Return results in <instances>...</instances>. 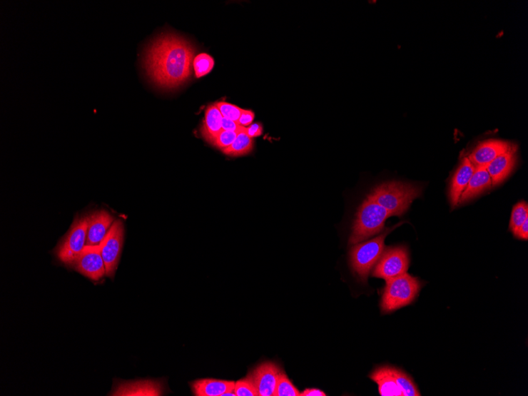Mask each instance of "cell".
Masks as SVG:
<instances>
[{
    "label": "cell",
    "mask_w": 528,
    "mask_h": 396,
    "mask_svg": "<svg viewBox=\"0 0 528 396\" xmlns=\"http://www.w3.org/2000/svg\"><path fill=\"white\" fill-rule=\"evenodd\" d=\"M235 383L215 379H203L195 381L192 385L193 392L197 396H222L225 393L234 392Z\"/></svg>",
    "instance_id": "ac0fdd59"
},
{
    "label": "cell",
    "mask_w": 528,
    "mask_h": 396,
    "mask_svg": "<svg viewBox=\"0 0 528 396\" xmlns=\"http://www.w3.org/2000/svg\"><path fill=\"white\" fill-rule=\"evenodd\" d=\"M253 145V138L246 134V131H242L229 148L223 150V152L228 156H244L252 152Z\"/></svg>",
    "instance_id": "ffe728a7"
},
{
    "label": "cell",
    "mask_w": 528,
    "mask_h": 396,
    "mask_svg": "<svg viewBox=\"0 0 528 396\" xmlns=\"http://www.w3.org/2000/svg\"><path fill=\"white\" fill-rule=\"evenodd\" d=\"M234 392H235L237 396H259L251 374L235 383Z\"/></svg>",
    "instance_id": "d4e9b609"
},
{
    "label": "cell",
    "mask_w": 528,
    "mask_h": 396,
    "mask_svg": "<svg viewBox=\"0 0 528 396\" xmlns=\"http://www.w3.org/2000/svg\"><path fill=\"white\" fill-rule=\"evenodd\" d=\"M113 223V217L106 210H98L88 215L86 245L94 246L101 243Z\"/></svg>",
    "instance_id": "4fadbf2b"
},
{
    "label": "cell",
    "mask_w": 528,
    "mask_h": 396,
    "mask_svg": "<svg viewBox=\"0 0 528 396\" xmlns=\"http://www.w3.org/2000/svg\"><path fill=\"white\" fill-rule=\"evenodd\" d=\"M370 377L377 384L380 395L403 396L391 366H380L370 374Z\"/></svg>",
    "instance_id": "2e32d148"
},
{
    "label": "cell",
    "mask_w": 528,
    "mask_h": 396,
    "mask_svg": "<svg viewBox=\"0 0 528 396\" xmlns=\"http://www.w3.org/2000/svg\"><path fill=\"white\" fill-rule=\"evenodd\" d=\"M394 376L397 381L403 396H420L421 393L417 390L414 381L407 374L396 368L392 367Z\"/></svg>",
    "instance_id": "44dd1931"
},
{
    "label": "cell",
    "mask_w": 528,
    "mask_h": 396,
    "mask_svg": "<svg viewBox=\"0 0 528 396\" xmlns=\"http://www.w3.org/2000/svg\"><path fill=\"white\" fill-rule=\"evenodd\" d=\"M421 194L422 188L419 186L394 181L374 188L368 196L383 207L391 216L401 217Z\"/></svg>",
    "instance_id": "7a4b0ae2"
},
{
    "label": "cell",
    "mask_w": 528,
    "mask_h": 396,
    "mask_svg": "<svg viewBox=\"0 0 528 396\" xmlns=\"http://www.w3.org/2000/svg\"><path fill=\"white\" fill-rule=\"evenodd\" d=\"M151 382V381H143L141 386L139 385L141 382L136 383L134 385H123L120 388H117L113 395H161V387L157 384Z\"/></svg>",
    "instance_id": "d6986e66"
},
{
    "label": "cell",
    "mask_w": 528,
    "mask_h": 396,
    "mask_svg": "<svg viewBox=\"0 0 528 396\" xmlns=\"http://www.w3.org/2000/svg\"><path fill=\"white\" fill-rule=\"evenodd\" d=\"M512 146V143L507 141L489 139L477 146L467 157L475 168L486 167L497 157L509 151Z\"/></svg>",
    "instance_id": "8fae6325"
},
{
    "label": "cell",
    "mask_w": 528,
    "mask_h": 396,
    "mask_svg": "<svg viewBox=\"0 0 528 396\" xmlns=\"http://www.w3.org/2000/svg\"><path fill=\"white\" fill-rule=\"evenodd\" d=\"M327 395L318 388H307L304 392L300 393V396H326Z\"/></svg>",
    "instance_id": "1f68e13d"
},
{
    "label": "cell",
    "mask_w": 528,
    "mask_h": 396,
    "mask_svg": "<svg viewBox=\"0 0 528 396\" xmlns=\"http://www.w3.org/2000/svg\"><path fill=\"white\" fill-rule=\"evenodd\" d=\"M491 188H492V181H491L486 167L475 168L470 181H469L464 192L462 193L460 198L459 205L474 199L475 197Z\"/></svg>",
    "instance_id": "9a60e30c"
},
{
    "label": "cell",
    "mask_w": 528,
    "mask_h": 396,
    "mask_svg": "<svg viewBox=\"0 0 528 396\" xmlns=\"http://www.w3.org/2000/svg\"><path fill=\"white\" fill-rule=\"evenodd\" d=\"M517 146L497 157L486 166L487 171L492 181V187H496L509 177L517 163Z\"/></svg>",
    "instance_id": "7c38bea8"
},
{
    "label": "cell",
    "mask_w": 528,
    "mask_h": 396,
    "mask_svg": "<svg viewBox=\"0 0 528 396\" xmlns=\"http://www.w3.org/2000/svg\"><path fill=\"white\" fill-rule=\"evenodd\" d=\"M215 105L219 108L220 112H221L225 118L230 119L237 123L244 110L236 106L227 103V102H217Z\"/></svg>",
    "instance_id": "4316f807"
},
{
    "label": "cell",
    "mask_w": 528,
    "mask_h": 396,
    "mask_svg": "<svg viewBox=\"0 0 528 396\" xmlns=\"http://www.w3.org/2000/svg\"><path fill=\"white\" fill-rule=\"evenodd\" d=\"M263 126L260 123H253L252 126H249V128H247L246 129V134L250 137H258L260 136L263 134Z\"/></svg>",
    "instance_id": "f1b7e54d"
},
{
    "label": "cell",
    "mask_w": 528,
    "mask_h": 396,
    "mask_svg": "<svg viewBox=\"0 0 528 396\" xmlns=\"http://www.w3.org/2000/svg\"><path fill=\"white\" fill-rule=\"evenodd\" d=\"M528 219V205L522 201L515 205L512 209L509 230L514 234L520 225Z\"/></svg>",
    "instance_id": "7402d4cb"
},
{
    "label": "cell",
    "mask_w": 528,
    "mask_h": 396,
    "mask_svg": "<svg viewBox=\"0 0 528 396\" xmlns=\"http://www.w3.org/2000/svg\"><path fill=\"white\" fill-rule=\"evenodd\" d=\"M300 392L282 371L278 377L275 396H300Z\"/></svg>",
    "instance_id": "cb8c5ba5"
},
{
    "label": "cell",
    "mask_w": 528,
    "mask_h": 396,
    "mask_svg": "<svg viewBox=\"0 0 528 396\" xmlns=\"http://www.w3.org/2000/svg\"><path fill=\"white\" fill-rule=\"evenodd\" d=\"M245 127H242L239 126L238 123L231 121L230 119L225 118V117H223V131H236L243 129Z\"/></svg>",
    "instance_id": "f546056e"
},
{
    "label": "cell",
    "mask_w": 528,
    "mask_h": 396,
    "mask_svg": "<svg viewBox=\"0 0 528 396\" xmlns=\"http://www.w3.org/2000/svg\"><path fill=\"white\" fill-rule=\"evenodd\" d=\"M124 238V227L121 220H116L100 244L106 275L113 277L118 266Z\"/></svg>",
    "instance_id": "ba28073f"
},
{
    "label": "cell",
    "mask_w": 528,
    "mask_h": 396,
    "mask_svg": "<svg viewBox=\"0 0 528 396\" xmlns=\"http://www.w3.org/2000/svg\"><path fill=\"white\" fill-rule=\"evenodd\" d=\"M83 275L93 281H98L106 275V265L101 253V246L86 245L71 263Z\"/></svg>",
    "instance_id": "9c48e42d"
},
{
    "label": "cell",
    "mask_w": 528,
    "mask_h": 396,
    "mask_svg": "<svg viewBox=\"0 0 528 396\" xmlns=\"http://www.w3.org/2000/svg\"><path fill=\"white\" fill-rule=\"evenodd\" d=\"M246 129L247 128H244L243 129L236 131H222L221 133L216 137L211 145L215 146V148L218 149H221L222 151L229 148L234 141H235L238 134L242 131H245Z\"/></svg>",
    "instance_id": "484cf974"
},
{
    "label": "cell",
    "mask_w": 528,
    "mask_h": 396,
    "mask_svg": "<svg viewBox=\"0 0 528 396\" xmlns=\"http://www.w3.org/2000/svg\"><path fill=\"white\" fill-rule=\"evenodd\" d=\"M194 46L182 36L161 34L145 51L143 68L151 82L163 90H173L192 75Z\"/></svg>",
    "instance_id": "6da1fadb"
},
{
    "label": "cell",
    "mask_w": 528,
    "mask_h": 396,
    "mask_svg": "<svg viewBox=\"0 0 528 396\" xmlns=\"http://www.w3.org/2000/svg\"><path fill=\"white\" fill-rule=\"evenodd\" d=\"M282 370L274 362H263L251 373L259 396H275L277 382Z\"/></svg>",
    "instance_id": "30bf717a"
},
{
    "label": "cell",
    "mask_w": 528,
    "mask_h": 396,
    "mask_svg": "<svg viewBox=\"0 0 528 396\" xmlns=\"http://www.w3.org/2000/svg\"><path fill=\"white\" fill-rule=\"evenodd\" d=\"M215 61L210 56L206 54L198 55L193 61V68L196 78H199L207 76L214 68Z\"/></svg>",
    "instance_id": "603a6c76"
},
{
    "label": "cell",
    "mask_w": 528,
    "mask_h": 396,
    "mask_svg": "<svg viewBox=\"0 0 528 396\" xmlns=\"http://www.w3.org/2000/svg\"><path fill=\"white\" fill-rule=\"evenodd\" d=\"M381 299L380 309L383 313H390L412 304L422 288V283L407 273L386 281Z\"/></svg>",
    "instance_id": "277c9868"
},
{
    "label": "cell",
    "mask_w": 528,
    "mask_h": 396,
    "mask_svg": "<svg viewBox=\"0 0 528 396\" xmlns=\"http://www.w3.org/2000/svg\"><path fill=\"white\" fill-rule=\"evenodd\" d=\"M88 216L80 217L73 223L67 235L58 246V258L64 263L71 264L86 246Z\"/></svg>",
    "instance_id": "52a82bcc"
},
{
    "label": "cell",
    "mask_w": 528,
    "mask_h": 396,
    "mask_svg": "<svg viewBox=\"0 0 528 396\" xmlns=\"http://www.w3.org/2000/svg\"><path fill=\"white\" fill-rule=\"evenodd\" d=\"M474 171L475 167L470 159L467 156L464 157L451 181L449 197L452 209L459 206L460 198L464 192Z\"/></svg>",
    "instance_id": "5bb4252c"
},
{
    "label": "cell",
    "mask_w": 528,
    "mask_h": 396,
    "mask_svg": "<svg viewBox=\"0 0 528 396\" xmlns=\"http://www.w3.org/2000/svg\"><path fill=\"white\" fill-rule=\"evenodd\" d=\"M223 116L215 104L208 106L200 129L201 136L207 143L212 144L223 131Z\"/></svg>",
    "instance_id": "e0dca14e"
},
{
    "label": "cell",
    "mask_w": 528,
    "mask_h": 396,
    "mask_svg": "<svg viewBox=\"0 0 528 396\" xmlns=\"http://www.w3.org/2000/svg\"><path fill=\"white\" fill-rule=\"evenodd\" d=\"M255 118V114L250 110H243L238 121L239 126L246 128L250 126Z\"/></svg>",
    "instance_id": "83f0119b"
},
{
    "label": "cell",
    "mask_w": 528,
    "mask_h": 396,
    "mask_svg": "<svg viewBox=\"0 0 528 396\" xmlns=\"http://www.w3.org/2000/svg\"><path fill=\"white\" fill-rule=\"evenodd\" d=\"M387 229L380 235L355 245L350 252V266L359 281L366 283L371 270L376 265L385 251V240L393 229Z\"/></svg>",
    "instance_id": "5b68a950"
},
{
    "label": "cell",
    "mask_w": 528,
    "mask_h": 396,
    "mask_svg": "<svg viewBox=\"0 0 528 396\" xmlns=\"http://www.w3.org/2000/svg\"><path fill=\"white\" fill-rule=\"evenodd\" d=\"M514 236L517 239L527 240L528 239V219L522 225H520L514 233Z\"/></svg>",
    "instance_id": "4dcf8cb0"
},
{
    "label": "cell",
    "mask_w": 528,
    "mask_h": 396,
    "mask_svg": "<svg viewBox=\"0 0 528 396\" xmlns=\"http://www.w3.org/2000/svg\"><path fill=\"white\" fill-rule=\"evenodd\" d=\"M390 217V213L367 196L357 210L349 245L362 243L384 231L386 220Z\"/></svg>",
    "instance_id": "3957f363"
},
{
    "label": "cell",
    "mask_w": 528,
    "mask_h": 396,
    "mask_svg": "<svg viewBox=\"0 0 528 396\" xmlns=\"http://www.w3.org/2000/svg\"><path fill=\"white\" fill-rule=\"evenodd\" d=\"M409 264V253L406 247L387 248L377 263L372 276L388 281L407 273Z\"/></svg>",
    "instance_id": "8992f818"
}]
</instances>
